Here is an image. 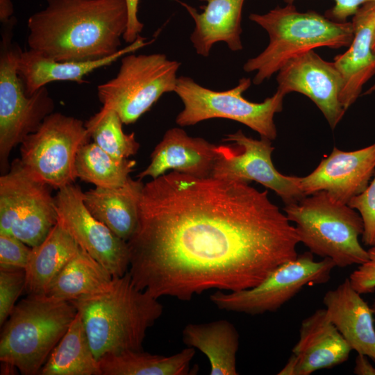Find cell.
<instances>
[{
    "instance_id": "cell-10",
    "label": "cell",
    "mask_w": 375,
    "mask_h": 375,
    "mask_svg": "<svg viewBox=\"0 0 375 375\" xmlns=\"http://www.w3.org/2000/svg\"><path fill=\"white\" fill-rule=\"evenodd\" d=\"M90 139L82 120L52 112L21 143L19 160L33 178L59 190L78 178L76 156Z\"/></svg>"
},
{
    "instance_id": "cell-8",
    "label": "cell",
    "mask_w": 375,
    "mask_h": 375,
    "mask_svg": "<svg viewBox=\"0 0 375 375\" xmlns=\"http://www.w3.org/2000/svg\"><path fill=\"white\" fill-rule=\"evenodd\" d=\"M251 83L249 78H242L233 88L215 91L199 85L190 77L179 76L174 92L184 107L176 116V123L188 126L212 118H225L243 124L260 137L276 139L274 117L282 111L285 94L277 90L262 102H251L242 95Z\"/></svg>"
},
{
    "instance_id": "cell-33",
    "label": "cell",
    "mask_w": 375,
    "mask_h": 375,
    "mask_svg": "<svg viewBox=\"0 0 375 375\" xmlns=\"http://www.w3.org/2000/svg\"><path fill=\"white\" fill-rule=\"evenodd\" d=\"M31 247L17 238L0 233V270L25 269Z\"/></svg>"
},
{
    "instance_id": "cell-31",
    "label": "cell",
    "mask_w": 375,
    "mask_h": 375,
    "mask_svg": "<svg viewBox=\"0 0 375 375\" xmlns=\"http://www.w3.org/2000/svg\"><path fill=\"white\" fill-rule=\"evenodd\" d=\"M24 269L0 270V325L4 324L25 290Z\"/></svg>"
},
{
    "instance_id": "cell-39",
    "label": "cell",
    "mask_w": 375,
    "mask_h": 375,
    "mask_svg": "<svg viewBox=\"0 0 375 375\" xmlns=\"http://www.w3.org/2000/svg\"><path fill=\"white\" fill-rule=\"evenodd\" d=\"M1 374H13L18 370L15 367L6 362H1Z\"/></svg>"
},
{
    "instance_id": "cell-40",
    "label": "cell",
    "mask_w": 375,
    "mask_h": 375,
    "mask_svg": "<svg viewBox=\"0 0 375 375\" xmlns=\"http://www.w3.org/2000/svg\"><path fill=\"white\" fill-rule=\"evenodd\" d=\"M375 92V83L365 93L364 95L369 94Z\"/></svg>"
},
{
    "instance_id": "cell-24",
    "label": "cell",
    "mask_w": 375,
    "mask_h": 375,
    "mask_svg": "<svg viewBox=\"0 0 375 375\" xmlns=\"http://www.w3.org/2000/svg\"><path fill=\"white\" fill-rule=\"evenodd\" d=\"M183 342L201 351L208 358L211 375H238L236 356L239 334L229 321L189 324L182 332Z\"/></svg>"
},
{
    "instance_id": "cell-27",
    "label": "cell",
    "mask_w": 375,
    "mask_h": 375,
    "mask_svg": "<svg viewBox=\"0 0 375 375\" xmlns=\"http://www.w3.org/2000/svg\"><path fill=\"white\" fill-rule=\"evenodd\" d=\"M195 349L188 347L171 356L142 351L108 353L98 360L101 375H188Z\"/></svg>"
},
{
    "instance_id": "cell-4",
    "label": "cell",
    "mask_w": 375,
    "mask_h": 375,
    "mask_svg": "<svg viewBox=\"0 0 375 375\" xmlns=\"http://www.w3.org/2000/svg\"><path fill=\"white\" fill-rule=\"evenodd\" d=\"M249 19L265 29L269 41L258 56L243 65L260 85L290 59L320 47H349L353 38L351 22H338L314 11L299 12L293 4L277 6L265 14L251 13Z\"/></svg>"
},
{
    "instance_id": "cell-22",
    "label": "cell",
    "mask_w": 375,
    "mask_h": 375,
    "mask_svg": "<svg viewBox=\"0 0 375 375\" xmlns=\"http://www.w3.org/2000/svg\"><path fill=\"white\" fill-rule=\"evenodd\" d=\"M200 1L207 2L202 12L178 1L194 21L195 27L190 40L197 53L207 57L212 46L220 42L226 43L231 51L242 50L241 19L244 0Z\"/></svg>"
},
{
    "instance_id": "cell-36",
    "label": "cell",
    "mask_w": 375,
    "mask_h": 375,
    "mask_svg": "<svg viewBox=\"0 0 375 375\" xmlns=\"http://www.w3.org/2000/svg\"><path fill=\"white\" fill-rule=\"evenodd\" d=\"M128 8V25L122 39L127 43L131 44L140 35L144 24L138 17V4L140 0H126Z\"/></svg>"
},
{
    "instance_id": "cell-38",
    "label": "cell",
    "mask_w": 375,
    "mask_h": 375,
    "mask_svg": "<svg viewBox=\"0 0 375 375\" xmlns=\"http://www.w3.org/2000/svg\"><path fill=\"white\" fill-rule=\"evenodd\" d=\"M14 12L13 6L10 0H0V21L2 24L9 22Z\"/></svg>"
},
{
    "instance_id": "cell-6",
    "label": "cell",
    "mask_w": 375,
    "mask_h": 375,
    "mask_svg": "<svg viewBox=\"0 0 375 375\" xmlns=\"http://www.w3.org/2000/svg\"><path fill=\"white\" fill-rule=\"evenodd\" d=\"M283 210L289 221L295 224L299 242L312 253L330 258L341 268L368 260V251L359 241L364 232L361 216L326 191L285 205Z\"/></svg>"
},
{
    "instance_id": "cell-21",
    "label": "cell",
    "mask_w": 375,
    "mask_h": 375,
    "mask_svg": "<svg viewBox=\"0 0 375 375\" xmlns=\"http://www.w3.org/2000/svg\"><path fill=\"white\" fill-rule=\"evenodd\" d=\"M140 35L128 46L114 55L102 59L88 61H56L32 51H22L17 72L27 95H31L42 87L53 81L83 82L85 76L94 70L111 65L124 55L133 53L151 43Z\"/></svg>"
},
{
    "instance_id": "cell-37",
    "label": "cell",
    "mask_w": 375,
    "mask_h": 375,
    "mask_svg": "<svg viewBox=\"0 0 375 375\" xmlns=\"http://www.w3.org/2000/svg\"><path fill=\"white\" fill-rule=\"evenodd\" d=\"M353 373L356 375H375V367L369 361L367 356L358 353Z\"/></svg>"
},
{
    "instance_id": "cell-19",
    "label": "cell",
    "mask_w": 375,
    "mask_h": 375,
    "mask_svg": "<svg viewBox=\"0 0 375 375\" xmlns=\"http://www.w3.org/2000/svg\"><path fill=\"white\" fill-rule=\"evenodd\" d=\"M353 38L348 49L334 58L342 78L340 101L347 110L358 98L364 85L375 74V1L362 5L353 15Z\"/></svg>"
},
{
    "instance_id": "cell-13",
    "label": "cell",
    "mask_w": 375,
    "mask_h": 375,
    "mask_svg": "<svg viewBox=\"0 0 375 375\" xmlns=\"http://www.w3.org/2000/svg\"><path fill=\"white\" fill-rule=\"evenodd\" d=\"M224 141L233 142L240 149L217 146L212 176L249 183L253 181L275 192L285 205L306 197L301 188V177L283 175L275 168L272 159L274 147L269 139H253L238 130L227 135Z\"/></svg>"
},
{
    "instance_id": "cell-15",
    "label": "cell",
    "mask_w": 375,
    "mask_h": 375,
    "mask_svg": "<svg viewBox=\"0 0 375 375\" xmlns=\"http://www.w3.org/2000/svg\"><path fill=\"white\" fill-rule=\"evenodd\" d=\"M277 90L285 95L301 93L318 107L334 129L343 117L345 110L340 101L342 76L333 62L321 58L314 50L288 60L277 72Z\"/></svg>"
},
{
    "instance_id": "cell-7",
    "label": "cell",
    "mask_w": 375,
    "mask_h": 375,
    "mask_svg": "<svg viewBox=\"0 0 375 375\" xmlns=\"http://www.w3.org/2000/svg\"><path fill=\"white\" fill-rule=\"evenodd\" d=\"M0 48V169L3 174L10 165L11 151L35 132L54 110V101L46 86L27 95L19 76L21 49L12 43L15 26L12 19L3 24Z\"/></svg>"
},
{
    "instance_id": "cell-12",
    "label": "cell",
    "mask_w": 375,
    "mask_h": 375,
    "mask_svg": "<svg viewBox=\"0 0 375 375\" xmlns=\"http://www.w3.org/2000/svg\"><path fill=\"white\" fill-rule=\"evenodd\" d=\"M50 188L33 178L19 159L14 160L0 177V233L31 247L40 244L57 223Z\"/></svg>"
},
{
    "instance_id": "cell-42",
    "label": "cell",
    "mask_w": 375,
    "mask_h": 375,
    "mask_svg": "<svg viewBox=\"0 0 375 375\" xmlns=\"http://www.w3.org/2000/svg\"><path fill=\"white\" fill-rule=\"evenodd\" d=\"M372 49H373V51H375V30H374V33L373 42H372Z\"/></svg>"
},
{
    "instance_id": "cell-30",
    "label": "cell",
    "mask_w": 375,
    "mask_h": 375,
    "mask_svg": "<svg viewBox=\"0 0 375 375\" xmlns=\"http://www.w3.org/2000/svg\"><path fill=\"white\" fill-rule=\"evenodd\" d=\"M123 124L116 111L103 106L85 122L93 142L115 157L128 158L137 153L140 144L134 133L124 132Z\"/></svg>"
},
{
    "instance_id": "cell-5",
    "label": "cell",
    "mask_w": 375,
    "mask_h": 375,
    "mask_svg": "<svg viewBox=\"0 0 375 375\" xmlns=\"http://www.w3.org/2000/svg\"><path fill=\"white\" fill-rule=\"evenodd\" d=\"M77 310L70 301L28 294L14 307L0 338V360L22 374H38Z\"/></svg>"
},
{
    "instance_id": "cell-29",
    "label": "cell",
    "mask_w": 375,
    "mask_h": 375,
    "mask_svg": "<svg viewBox=\"0 0 375 375\" xmlns=\"http://www.w3.org/2000/svg\"><path fill=\"white\" fill-rule=\"evenodd\" d=\"M135 164L133 160L115 157L90 142L80 148L75 166L77 177L83 181L114 188L126 183Z\"/></svg>"
},
{
    "instance_id": "cell-28",
    "label": "cell",
    "mask_w": 375,
    "mask_h": 375,
    "mask_svg": "<svg viewBox=\"0 0 375 375\" xmlns=\"http://www.w3.org/2000/svg\"><path fill=\"white\" fill-rule=\"evenodd\" d=\"M38 374L101 375L99 360L91 349L78 312Z\"/></svg>"
},
{
    "instance_id": "cell-26",
    "label": "cell",
    "mask_w": 375,
    "mask_h": 375,
    "mask_svg": "<svg viewBox=\"0 0 375 375\" xmlns=\"http://www.w3.org/2000/svg\"><path fill=\"white\" fill-rule=\"evenodd\" d=\"M113 276L81 247L47 288L44 295L72 301L106 289Z\"/></svg>"
},
{
    "instance_id": "cell-16",
    "label": "cell",
    "mask_w": 375,
    "mask_h": 375,
    "mask_svg": "<svg viewBox=\"0 0 375 375\" xmlns=\"http://www.w3.org/2000/svg\"><path fill=\"white\" fill-rule=\"evenodd\" d=\"M375 173V143L344 151L334 147L308 175L301 178L306 196L326 191L338 202L348 204L361 193Z\"/></svg>"
},
{
    "instance_id": "cell-34",
    "label": "cell",
    "mask_w": 375,
    "mask_h": 375,
    "mask_svg": "<svg viewBox=\"0 0 375 375\" xmlns=\"http://www.w3.org/2000/svg\"><path fill=\"white\" fill-rule=\"evenodd\" d=\"M368 260L355 269L349 280L353 288L360 294L375 291V245L368 250Z\"/></svg>"
},
{
    "instance_id": "cell-11",
    "label": "cell",
    "mask_w": 375,
    "mask_h": 375,
    "mask_svg": "<svg viewBox=\"0 0 375 375\" xmlns=\"http://www.w3.org/2000/svg\"><path fill=\"white\" fill-rule=\"evenodd\" d=\"M335 267L330 258L316 261L306 251L279 265L253 288L228 293L217 290L209 299L223 310L251 315L275 312L303 287L328 282Z\"/></svg>"
},
{
    "instance_id": "cell-14",
    "label": "cell",
    "mask_w": 375,
    "mask_h": 375,
    "mask_svg": "<svg viewBox=\"0 0 375 375\" xmlns=\"http://www.w3.org/2000/svg\"><path fill=\"white\" fill-rule=\"evenodd\" d=\"M54 199L57 222L113 277L124 276L130 265L127 242L92 215L81 188L74 183L65 186L58 190Z\"/></svg>"
},
{
    "instance_id": "cell-20",
    "label": "cell",
    "mask_w": 375,
    "mask_h": 375,
    "mask_svg": "<svg viewBox=\"0 0 375 375\" xmlns=\"http://www.w3.org/2000/svg\"><path fill=\"white\" fill-rule=\"evenodd\" d=\"M323 303L330 321L352 351L375 362L374 313L372 307L353 288L349 278L326 292Z\"/></svg>"
},
{
    "instance_id": "cell-35",
    "label": "cell",
    "mask_w": 375,
    "mask_h": 375,
    "mask_svg": "<svg viewBox=\"0 0 375 375\" xmlns=\"http://www.w3.org/2000/svg\"><path fill=\"white\" fill-rule=\"evenodd\" d=\"M287 4H293L296 0H283ZM335 6L328 12V18L338 22H347L363 4L375 0H334Z\"/></svg>"
},
{
    "instance_id": "cell-1",
    "label": "cell",
    "mask_w": 375,
    "mask_h": 375,
    "mask_svg": "<svg viewBox=\"0 0 375 375\" xmlns=\"http://www.w3.org/2000/svg\"><path fill=\"white\" fill-rule=\"evenodd\" d=\"M285 214L249 183L175 171L144 185L127 241L134 285L159 299L190 301L216 289L253 288L296 258Z\"/></svg>"
},
{
    "instance_id": "cell-3",
    "label": "cell",
    "mask_w": 375,
    "mask_h": 375,
    "mask_svg": "<svg viewBox=\"0 0 375 375\" xmlns=\"http://www.w3.org/2000/svg\"><path fill=\"white\" fill-rule=\"evenodd\" d=\"M70 302L97 360L108 353L142 351L148 328L163 310L158 299L134 285L128 271L113 277L106 289Z\"/></svg>"
},
{
    "instance_id": "cell-2",
    "label": "cell",
    "mask_w": 375,
    "mask_h": 375,
    "mask_svg": "<svg viewBox=\"0 0 375 375\" xmlns=\"http://www.w3.org/2000/svg\"><path fill=\"white\" fill-rule=\"evenodd\" d=\"M28 19L30 50L56 61L114 55L128 25L126 0H46Z\"/></svg>"
},
{
    "instance_id": "cell-17",
    "label": "cell",
    "mask_w": 375,
    "mask_h": 375,
    "mask_svg": "<svg viewBox=\"0 0 375 375\" xmlns=\"http://www.w3.org/2000/svg\"><path fill=\"white\" fill-rule=\"evenodd\" d=\"M351 351L326 309H318L302 321L292 354L278 374L310 375L330 369L346 362Z\"/></svg>"
},
{
    "instance_id": "cell-25",
    "label": "cell",
    "mask_w": 375,
    "mask_h": 375,
    "mask_svg": "<svg viewBox=\"0 0 375 375\" xmlns=\"http://www.w3.org/2000/svg\"><path fill=\"white\" fill-rule=\"evenodd\" d=\"M80 246L57 222L45 239L31 247L25 268V291L28 294H44L47 288Z\"/></svg>"
},
{
    "instance_id": "cell-9",
    "label": "cell",
    "mask_w": 375,
    "mask_h": 375,
    "mask_svg": "<svg viewBox=\"0 0 375 375\" xmlns=\"http://www.w3.org/2000/svg\"><path fill=\"white\" fill-rule=\"evenodd\" d=\"M180 65L163 53L124 55L115 77L97 86L99 100L124 124H133L162 94L174 92Z\"/></svg>"
},
{
    "instance_id": "cell-32",
    "label": "cell",
    "mask_w": 375,
    "mask_h": 375,
    "mask_svg": "<svg viewBox=\"0 0 375 375\" xmlns=\"http://www.w3.org/2000/svg\"><path fill=\"white\" fill-rule=\"evenodd\" d=\"M348 205L357 210L362 217L364 244L370 247L375 245V173L366 188L352 198Z\"/></svg>"
},
{
    "instance_id": "cell-23",
    "label": "cell",
    "mask_w": 375,
    "mask_h": 375,
    "mask_svg": "<svg viewBox=\"0 0 375 375\" xmlns=\"http://www.w3.org/2000/svg\"><path fill=\"white\" fill-rule=\"evenodd\" d=\"M144 185L142 179L129 177L118 188L95 187L83 192L84 203L93 216L127 242L138 226Z\"/></svg>"
},
{
    "instance_id": "cell-41",
    "label": "cell",
    "mask_w": 375,
    "mask_h": 375,
    "mask_svg": "<svg viewBox=\"0 0 375 375\" xmlns=\"http://www.w3.org/2000/svg\"><path fill=\"white\" fill-rule=\"evenodd\" d=\"M371 307H372V311H373V313H374V322H375V299H374L373 303L372 304Z\"/></svg>"
},
{
    "instance_id": "cell-18",
    "label": "cell",
    "mask_w": 375,
    "mask_h": 375,
    "mask_svg": "<svg viewBox=\"0 0 375 375\" xmlns=\"http://www.w3.org/2000/svg\"><path fill=\"white\" fill-rule=\"evenodd\" d=\"M217 147L203 138L190 136L181 128H172L154 148L149 165L137 176L153 179L169 170L200 178L210 176Z\"/></svg>"
}]
</instances>
